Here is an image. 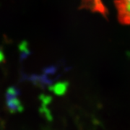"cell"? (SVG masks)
I'll list each match as a JSON object with an SVG mask.
<instances>
[{"label": "cell", "instance_id": "6da1fadb", "mask_svg": "<svg viewBox=\"0 0 130 130\" xmlns=\"http://www.w3.org/2000/svg\"><path fill=\"white\" fill-rule=\"evenodd\" d=\"M115 5L119 22L130 26V0H116Z\"/></svg>", "mask_w": 130, "mask_h": 130}, {"label": "cell", "instance_id": "7a4b0ae2", "mask_svg": "<svg viewBox=\"0 0 130 130\" xmlns=\"http://www.w3.org/2000/svg\"><path fill=\"white\" fill-rule=\"evenodd\" d=\"M6 103L7 108L11 113L22 112L23 111V106L18 98V95L6 93Z\"/></svg>", "mask_w": 130, "mask_h": 130}, {"label": "cell", "instance_id": "3957f363", "mask_svg": "<svg viewBox=\"0 0 130 130\" xmlns=\"http://www.w3.org/2000/svg\"><path fill=\"white\" fill-rule=\"evenodd\" d=\"M68 86L69 83L67 82H59L58 83L51 85L48 88L57 95H63L66 93Z\"/></svg>", "mask_w": 130, "mask_h": 130}, {"label": "cell", "instance_id": "277c9868", "mask_svg": "<svg viewBox=\"0 0 130 130\" xmlns=\"http://www.w3.org/2000/svg\"><path fill=\"white\" fill-rule=\"evenodd\" d=\"M40 111H41V113L42 114H43V115L45 116V117L46 118L48 121H51L52 116H51V113H50V111L48 110V108H47L44 105H43V106L41 107Z\"/></svg>", "mask_w": 130, "mask_h": 130}, {"label": "cell", "instance_id": "5b68a950", "mask_svg": "<svg viewBox=\"0 0 130 130\" xmlns=\"http://www.w3.org/2000/svg\"><path fill=\"white\" fill-rule=\"evenodd\" d=\"M40 98L41 100L43 103V105H47L49 103L51 102L52 98L51 96H48V95H41L40 96Z\"/></svg>", "mask_w": 130, "mask_h": 130}]
</instances>
